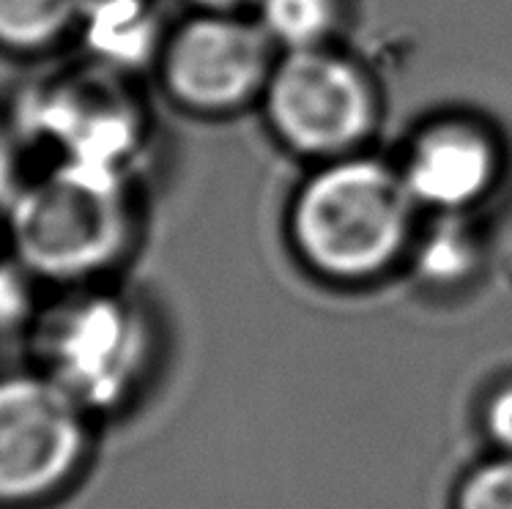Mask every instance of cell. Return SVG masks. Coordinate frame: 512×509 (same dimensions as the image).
Wrapping results in <instances>:
<instances>
[{
	"label": "cell",
	"instance_id": "obj_1",
	"mask_svg": "<svg viewBox=\"0 0 512 509\" xmlns=\"http://www.w3.org/2000/svg\"><path fill=\"white\" fill-rule=\"evenodd\" d=\"M406 184L373 162H345L304 189L296 206V241L315 266L356 280L387 266L408 219Z\"/></svg>",
	"mask_w": 512,
	"mask_h": 509
},
{
	"label": "cell",
	"instance_id": "obj_2",
	"mask_svg": "<svg viewBox=\"0 0 512 509\" xmlns=\"http://www.w3.org/2000/svg\"><path fill=\"white\" fill-rule=\"evenodd\" d=\"M14 241L31 269L47 277H83L102 269L124 241L118 176L66 165L22 192Z\"/></svg>",
	"mask_w": 512,
	"mask_h": 509
},
{
	"label": "cell",
	"instance_id": "obj_3",
	"mask_svg": "<svg viewBox=\"0 0 512 509\" xmlns=\"http://www.w3.org/2000/svg\"><path fill=\"white\" fill-rule=\"evenodd\" d=\"M55 384L80 408L121 406L143 375L146 329L132 307L110 296L72 304L47 340Z\"/></svg>",
	"mask_w": 512,
	"mask_h": 509
},
{
	"label": "cell",
	"instance_id": "obj_4",
	"mask_svg": "<svg viewBox=\"0 0 512 509\" xmlns=\"http://www.w3.org/2000/svg\"><path fill=\"white\" fill-rule=\"evenodd\" d=\"M80 406L55 381H0V501L58 485L80 458Z\"/></svg>",
	"mask_w": 512,
	"mask_h": 509
},
{
	"label": "cell",
	"instance_id": "obj_5",
	"mask_svg": "<svg viewBox=\"0 0 512 509\" xmlns=\"http://www.w3.org/2000/svg\"><path fill=\"white\" fill-rule=\"evenodd\" d=\"M274 126L302 151H337L365 132L367 88L335 55L313 47L293 50L269 85Z\"/></svg>",
	"mask_w": 512,
	"mask_h": 509
},
{
	"label": "cell",
	"instance_id": "obj_6",
	"mask_svg": "<svg viewBox=\"0 0 512 509\" xmlns=\"http://www.w3.org/2000/svg\"><path fill=\"white\" fill-rule=\"evenodd\" d=\"M269 42L233 20H200L178 33L168 50V83L178 99L203 110L239 104L261 85Z\"/></svg>",
	"mask_w": 512,
	"mask_h": 509
},
{
	"label": "cell",
	"instance_id": "obj_7",
	"mask_svg": "<svg viewBox=\"0 0 512 509\" xmlns=\"http://www.w3.org/2000/svg\"><path fill=\"white\" fill-rule=\"evenodd\" d=\"M493 151L471 129L441 126L417 146L406 170L408 195L441 208H458L488 187Z\"/></svg>",
	"mask_w": 512,
	"mask_h": 509
},
{
	"label": "cell",
	"instance_id": "obj_8",
	"mask_svg": "<svg viewBox=\"0 0 512 509\" xmlns=\"http://www.w3.org/2000/svg\"><path fill=\"white\" fill-rule=\"evenodd\" d=\"M80 22L88 47L107 63L129 66L151 50L154 25L140 0H96L88 3Z\"/></svg>",
	"mask_w": 512,
	"mask_h": 509
},
{
	"label": "cell",
	"instance_id": "obj_9",
	"mask_svg": "<svg viewBox=\"0 0 512 509\" xmlns=\"http://www.w3.org/2000/svg\"><path fill=\"white\" fill-rule=\"evenodd\" d=\"M88 0H0V44L42 50L83 20Z\"/></svg>",
	"mask_w": 512,
	"mask_h": 509
},
{
	"label": "cell",
	"instance_id": "obj_10",
	"mask_svg": "<svg viewBox=\"0 0 512 509\" xmlns=\"http://www.w3.org/2000/svg\"><path fill=\"white\" fill-rule=\"evenodd\" d=\"M266 31L296 50L313 47L332 25V0H261Z\"/></svg>",
	"mask_w": 512,
	"mask_h": 509
},
{
	"label": "cell",
	"instance_id": "obj_11",
	"mask_svg": "<svg viewBox=\"0 0 512 509\" xmlns=\"http://www.w3.org/2000/svg\"><path fill=\"white\" fill-rule=\"evenodd\" d=\"M455 509H512V455L474 468L460 482Z\"/></svg>",
	"mask_w": 512,
	"mask_h": 509
},
{
	"label": "cell",
	"instance_id": "obj_12",
	"mask_svg": "<svg viewBox=\"0 0 512 509\" xmlns=\"http://www.w3.org/2000/svg\"><path fill=\"white\" fill-rule=\"evenodd\" d=\"M419 269L425 271L428 280H460L471 269L469 241L455 230H441L419 252Z\"/></svg>",
	"mask_w": 512,
	"mask_h": 509
},
{
	"label": "cell",
	"instance_id": "obj_13",
	"mask_svg": "<svg viewBox=\"0 0 512 509\" xmlns=\"http://www.w3.org/2000/svg\"><path fill=\"white\" fill-rule=\"evenodd\" d=\"M485 427L499 449L512 455V384L502 386L485 406Z\"/></svg>",
	"mask_w": 512,
	"mask_h": 509
},
{
	"label": "cell",
	"instance_id": "obj_14",
	"mask_svg": "<svg viewBox=\"0 0 512 509\" xmlns=\"http://www.w3.org/2000/svg\"><path fill=\"white\" fill-rule=\"evenodd\" d=\"M28 310V291L22 280L6 266H0V329H9Z\"/></svg>",
	"mask_w": 512,
	"mask_h": 509
},
{
	"label": "cell",
	"instance_id": "obj_15",
	"mask_svg": "<svg viewBox=\"0 0 512 509\" xmlns=\"http://www.w3.org/2000/svg\"><path fill=\"white\" fill-rule=\"evenodd\" d=\"M11 192H14V162L9 148L0 143V203L9 200Z\"/></svg>",
	"mask_w": 512,
	"mask_h": 509
},
{
	"label": "cell",
	"instance_id": "obj_16",
	"mask_svg": "<svg viewBox=\"0 0 512 509\" xmlns=\"http://www.w3.org/2000/svg\"><path fill=\"white\" fill-rule=\"evenodd\" d=\"M203 6H211V9H233V6H241L247 0H198Z\"/></svg>",
	"mask_w": 512,
	"mask_h": 509
}]
</instances>
